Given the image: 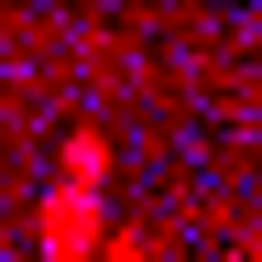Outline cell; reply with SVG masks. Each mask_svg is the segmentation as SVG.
<instances>
[{
	"label": "cell",
	"mask_w": 262,
	"mask_h": 262,
	"mask_svg": "<svg viewBox=\"0 0 262 262\" xmlns=\"http://www.w3.org/2000/svg\"><path fill=\"white\" fill-rule=\"evenodd\" d=\"M44 262H88V251H110V219H98V186H66L55 175V196H44Z\"/></svg>",
	"instance_id": "obj_1"
},
{
	"label": "cell",
	"mask_w": 262,
	"mask_h": 262,
	"mask_svg": "<svg viewBox=\"0 0 262 262\" xmlns=\"http://www.w3.org/2000/svg\"><path fill=\"white\" fill-rule=\"evenodd\" d=\"M98 175H110V142L77 131V142H66V186H98Z\"/></svg>",
	"instance_id": "obj_2"
},
{
	"label": "cell",
	"mask_w": 262,
	"mask_h": 262,
	"mask_svg": "<svg viewBox=\"0 0 262 262\" xmlns=\"http://www.w3.org/2000/svg\"><path fill=\"white\" fill-rule=\"evenodd\" d=\"M98 262H153V241H142V229H110V251H98Z\"/></svg>",
	"instance_id": "obj_3"
}]
</instances>
